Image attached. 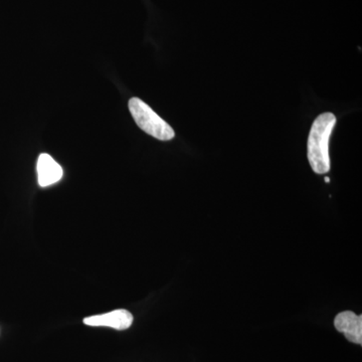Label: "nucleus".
I'll use <instances>...</instances> for the list:
<instances>
[{
  "instance_id": "f03ea898",
  "label": "nucleus",
  "mask_w": 362,
  "mask_h": 362,
  "mask_svg": "<svg viewBox=\"0 0 362 362\" xmlns=\"http://www.w3.org/2000/svg\"><path fill=\"white\" fill-rule=\"evenodd\" d=\"M129 110L138 127L147 134L161 141H168L175 138V133L173 127L142 100L132 98L129 101Z\"/></svg>"
},
{
  "instance_id": "20e7f679",
  "label": "nucleus",
  "mask_w": 362,
  "mask_h": 362,
  "mask_svg": "<svg viewBox=\"0 0 362 362\" xmlns=\"http://www.w3.org/2000/svg\"><path fill=\"white\" fill-rule=\"evenodd\" d=\"M335 328L343 333L349 341L362 344V316L351 311L341 312L334 321Z\"/></svg>"
},
{
  "instance_id": "f257e3e1",
  "label": "nucleus",
  "mask_w": 362,
  "mask_h": 362,
  "mask_svg": "<svg viewBox=\"0 0 362 362\" xmlns=\"http://www.w3.org/2000/svg\"><path fill=\"white\" fill-rule=\"evenodd\" d=\"M337 124L332 113L317 117L308 137V160L317 175H325L330 170L329 140Z\"/></svg>"
},
{
  "instance_id": "39448f33",
  "label": "nucleus",
  "mask_w": 362,
  "mask_h": 362,
  "mask_svg": "<svg viewBox=\"0 0 362 362\" xmlns=\"http://www.w3.org/2000/svg\"><path fill=\"white\" fill-rule=\"evenodd\" d=\"M37 176L40 187H49L62 180L63 169L51 156L42 153L37 160Z\"/></svg>"
},
{
  "instance_id": "423d86ee",
  "label": "nucleus",
  "mask_w": 362,
  "mask_h": 362,
  "mask_svg": "<svg viewBox=\"0 0 362 362\" xmlns=\"http://www.w3.org/2000/svg\"><path fill=\"white\" fill-rule=\"evenodd\" d=\"M325 182H330V178L329 177H325Z\"/></svg>"
},
{
  "instance_id": "7ed1b4c3",
  "label": "nucleus",
  "mask_w": 362,
  "mask_h": 362,
  "mask_svg": "<svg viewBox=\"0 0 362 362\" xmlns=\"http://www.w3.org/2000/svg\"><path fill=\"white\" fill-rule=\"evenodd\" d=\"M132 314L125 309H117L108 313L87 317L84 319L86 325L92 327H109L116 330H126L132 326Z\"/></svg>"
}]
</instances>
